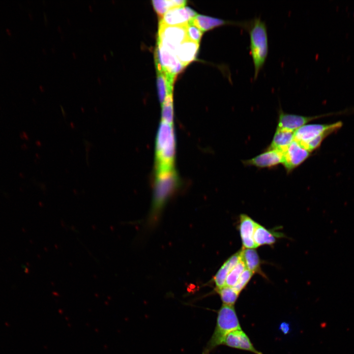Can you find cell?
Here are the masks:
<instances>
[{
  "mask_svg": "<svg viewBox=\"0 0 354 354\" xmlns=\"http://www.w3.org/2000/svg\"><path fill=\"white\" fill-rule=\"evenodd\" d=\"M199 47V43L187 39L178 46L175 55L182 64L185 67L195 59Z\"/></svg>",
  "mask_w": 354,
  "mask_h": 354,
  "instance_id": "5bb4252c",
  "label": "cell"
},
{
  "mask_svg": "<svg viewBox=\"0 0 354 354\" xmlns=\"http://www.w3.org/2000/svg\"><path fill=\"white\" fill-rule=\"evenodd\" d=\"M161 105V120L173 123L174 118L173 93L166 97Z\"/></svg>",
  "mask_w": 354,
  "mask_h": 354,
  "instance_id": "603a6c76",
  "label": "cell"
},
{
  "mask_svg": "<svg viewBox=\"0 0 354 354\" xmlns=\"http://www.w3.org/2000/svg\"><path fill=\"white\" fill-rule=\"evenodd\" d=\"M216 292L220 295L223 304L234 305L236 301L239 293L233 287L225 286L219 289H215Z\"/></svg>",
  "mask_w": 354,
  "mask_h": 354,
  "instance_id": "44dd1931",
  "label": "cell"
},
{
  "mask_svg": "<svg viewBox=\"0 0 354 354\" xmlns=\"http://www.w3.org/2000/svg\"><path fill=\"white\" fill-rule=\"evenodd\" d=\"M241 329L234 305L223 304L217 311L214 331L204 348L203 354H210L220 345L230 332Z\"/></svg>",
  "mask_w": 354,
  "mask_h": 354,
  "instance_id": "3957f363",
  "label": "cell"
},
{
  "mask_svg": "<svg viewBox=\"0 0 354 354\" xmlns=\"http://www.w3.org/2000/svg\"><path fill=\"white\" fill-rule=\"evenodd\" d=\"M249 35V48L254 65V80H256L266 61L268 53L267 27L261 17L250 20L246 30Z\"/></svg>",
  "mask_w": 354,
  "mask_h": 354,
  "instance_id": "6da1fadb",
  "label": "cell"
},
{
  "mask_svg": "<svg viewBox=\"0 0 354 354\" xmlns=\"http://www.w3.org/2000/svg\"><path fill=\"white\" fill-rule=\"evenodd\" d=\"M342 123L338 122L330 124H311L305 125L294 132V140L303 148L309 142L325 133H331L338 130Z\"/></svg>",
  "mask_w": 354,
  "mask_h": 354,
  "instance_id": "8992f818",
  "label": "cell"
},
{
  "mask_svg": "<svg viewBox=\"0 0 354 354\" xmlns=\"http://www.w3.org/2000/svg\"><path fill=\"white\" fill-rule=\"evenodd\" d=\"M186 3L184 0H152L153 6L158 16L162 17L169 10L178 7L184 6Z\"/></svg>",
  "mask_w": 354,
  "mask_h": 354,
  "instance_id": "ffe728a7",
  "label": "cell"
},
{
  "mask_svg": "<svg viewBox=\"0 0 354 354\" xmlns=\"http://www.w3.org/2000/svg\"><path fill=\"white\" fill-rule=\"evenodd\" d=\"M280 329L283 332L287 333L289 330V325L288 324L283 323L280 325Z\"/></svg>",
  "mask_w": 354,
  "mask_h": 354,
  "instance_id": "484cf974",
  "label": "cell"
},
{
  "mask_svg": "<svg viewBox=\"0 0 354 354\" xmlns=\"http://www.w3.org/2000/svg\"><path fill=\"white\" fill-rule=\"evenodd\" d=\"M283 161V153L274 149H266V151L252 158L242 161L245 166H252L259 168H270Z\"/></svg>",
  "mask_w": 354,
  "mask_h": 354,
  "instance_id": "8fae6325",
  "label": "cell"
},
{
  "mask_svg": "<svg viewBox=\"0 0 354 354\" xmlns=\"http://www.w3.org/2000/svg\"><path fill=\"white\" fill-rule=\"evenodd\" d=\"M222 345L232 348L248 351L254 354H263L254 347L247 334L242 329L235 330L229 333L225 337Z\"/></svg>",
  "mask_w": 354,
  "mask_h": 354,
  "instance_id": "7c38bea8",
  "label": "cell"
},
{
  "mask_svg": "<svg viewBox=\"0 0 354 354\" xmlns=\"http://www.w3.org/2000/svg\"><path fill=\"white\" fill-rule=\"evenodd\" d=\"M294 132L276 128L271 144L266 149H274L284 152L294 140Z\"/></svg>",
  "mask_w": 354,
  "mask_h": 354,
  "instance_id": "e0dca14e",
  "label": "cell"
},
{
  "mask_svg": "<svg viewBox=\"0 0 354 354\" xmlns=\"http://www.w3.org/2000/svg\"><path fill=\"white\" fill-rule=\"evenodd\" d=\"M186 26H167L159 23L157 44L175 55L178 46L187 39Z\"/></svg>",
  "mask_w": 354,
  "mask_h": 354,
  "instance_id": "5b68a950",
  "label": "cell"
},
{
  "mask_svg": "<svg viewBox=\"0 0 354 354\" xmlns=\"http://www.w3.org/2000/svg\"><path fill=\"white\" fill-rule=\"evenodd\" d=\"M176 140L173 123L161 121L155 141L156 172L174 169Z\"/></svg>",
  "mask_w": 354,
  "mask_h": 354,
  "instance_id": "7a4b0ae2",
  "label": "cell"
},
{
  "mask_svg": "<svg viewBox=\"0 0 354 354\" xmlns=\"http://www.w3.org/2000/svg\"><path fill=\"white\" fill-rule=\"evenodd\" d=\"M240 254L247 269L253 273H258L264 277H266L261 270V260L256 250L243 248L240 250Z\"/></svg>",
  "mask_w": 354,
  "mask_h": 354,
  "instance_id": "ac0fdd59",
  "label": "cell"
},
{
  "mask_svg": "<svg viewBox=\"0 0 354 354\" xmlns=\"http://www.w3.org/2000/svg\"><path fill=\"white\" fill-rule=\"evenodd\" d=\"M257 223L245 214L240 215L239 230L243 248H257L254 240V233Z\"/></svg>",
  "mask_w": 354,
  "mask_h": 354,
  "instance_id": "4fadbf2b",
  "label": "cell"
},
{
  "mask_svg": "<svg viewBox=\"0 0 354 354\" xmlns=\"http://www.w3.org/2000/svg\"><path fill=\"white\" fill-rule=\"evenodd\" d=\"M311 152L294 140L286 150L283 152V161L288 173L302 164L310 155Z\"/></svg>",
  "mask_w": 354,
  "mask_h": 354,
  "instance_id": "ba28073f",
  "label": "cell"
},
{
  "mask_svg": "<svg viewBox=\"0 0 354 354\" xmlns=\"http://www.w3.org/2000/svg\"><path fill=\"white\" fill-rule=\"evenodd\" d=\"M197 15L191 8L181 6L172 9L162 17L159 23L167 26H186Z\"/></svg>",
  "mask_w": 354,
  "mask_h": 354,
  "instance_id": "9c48e42d",
  "label": "cell"
},
{
  "mask_svg": "<svg viewBox=\"0 0 354 354\" xmlns=\"http://www.w3.org/2000/svg\"><path fill=\"white\" fill-rule=\"evenodd\" d=\"M283 236L282 233L268 230L257 223L254 233V240L257 247L265 245L271 246L278 238L283 237Z\"/></svg>",
  "mask_w": 354,
  "mask_h": 354,
  "instance_id": "9a60e30c",
  "label": "cell"
},
{
  "mask_svg": "<svg viewBox=\"0 0 354 354\" xmlns=\"http://www.w3.org/2000/svg\"><path fill=\"white\" fill-rule=\"evenodd\" d=\"M245 269L246 266L240 254L239 261L230 271L227 277L225 285L231 287L235 286L241 273Z\"/></svg>",
  "mask_w": 354,
  "mask_h": 354,
  "instance_id": "7402d4cb",
  "label": "cell"
},
{
  "mask_svg": "<svg viewBox=\"0 0 354 354\" xmlns=\"http://www.w3.org/2000/svg\"><path fill=\"white\" fill-rule=\"evenodd\" d=\"M176 77L162 71L157 72V85L159 99L162 104L166 97L173 93V84Z\"/></svg>",
  "mask_w": 354,
  "mask_h": 354,
  "instance_id": "d6986e66",
  "label": "cell"
},
{
  "mask_svg": "<svg viewBox=\"0 0 354 354\" xmlns=\"http://www.w3.org/2000/svg\"><path fill=\"white\" fill-rule=\"evenodd\" d=\"M192 21L186 26L187 38L199 43L203 31L195 26Z\"/></svg>",
  "mask_w": 354,
  "mask_h": 354,
  "instance_id": "cb8c5ba5",
  "label": "cell"
},
{
  "mask_svg": "<svg viewBox=\"0 0 354 354\" xmlns=\"http://www.w3.org/2000/svg\"><path fill=\"white\" fill-rule=\"evenodd\" d=\"M155 62L157 72L162 71L176 77L184 68L176 56L157 44L155 51Z\"/></svg>",
  "mask_w": 354,
  "mask_h": 354,
  "instance_id": "52a82bcc",
  "label": "cell"
},
{
  "mask_svg": "<svg viewBox=\"0 0 354 354\" xmlns=\"http://www.w3.org/2000/svg\"><path fill=\"white\" fill-rule=\"evenodd\" d=\"M240 259V250L231 256L223 264L213 278L216 289L225 286L226 280L229 273L237 264Z\"/></svg>",
  "mask_w": 354,
  "mask_h": 354,
  "instance_id": "2e32d148",
  "label": "cell"
},
{
  "mask_svg": "<svg viewBox=\"0 0 354 354\" xmlns=\"http://www.w3.org/2000/svg\"><path fill=\"white\" fill-rule=\"evenodd\" d=\"M178 177L174 169L156 172L153 186V197L150 218L155 221L161 209L172 194L177 188Z\"/></svg>",
  "mask_w": 354,
  "mask_h": 354,
  "instance_id": "277c9868",
  "label": "cell"
},
{
  "mask_svg": "<svg viewBox=\"0 0 354 354\" xmlns=\"http://www.w3.org/2000/svg\"><path fill=\"white\" fill-rule=\"evenodd\" d=\"M253 274L252 272L246 268L241 273L236 284L233 288L240 294L247 285Z\"/></svg>",
  "mask_w": 354,
  "mask_h": 354,
  "instance_id": "d4e9b609",
  "label": "cell"
},
{
  "mask_svg": "<svg viewBox=\"0 0 354 354\" xmlns=\"http://www.w3.org/2000/svg\"><path fill=\"white\" fill-rule=\"evenodd\" d=\"M325 115L304 116L284 112L281 108L278 111L277 129L295 132L308 122Z\"/></svg>",
  "mask_w": 354,
  "mask_h": 354,
  "instance_id": "30bf717a",
  "label": "cell"
}]
</instances>
